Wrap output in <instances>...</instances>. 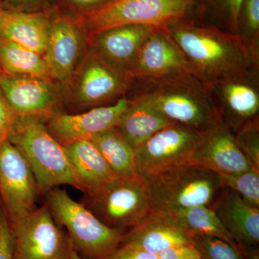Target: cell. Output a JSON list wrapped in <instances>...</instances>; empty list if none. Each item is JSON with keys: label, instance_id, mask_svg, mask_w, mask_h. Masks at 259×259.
<instances>
[{"label": "cell", "instance_id": "cell-1", "mask_svg": "<svg viewBox=\"0 0 259 259\" xmlns=\"http://www.w3.org/2000/svg\"><path fill=\"white\" fill-rule=\"evenodd\" d=\"M166 29L183 53L191 74L204 84L258 70V59L239 34L184 19Z\"/></svg>", "mask_w": 259, "mask_h": 259}, {"label": "cell", "instance_id": "cell-2", "mask_svg": "<svg viewBox=\"0 0 259 259\" xmlns=\"http://www.w3.org/2000/svg\"><path fill=\"white\" fill-rule=\"evenodd\" d=\"M129 100L149 107L175 123L204 131L220 120L207 85L191 73L139 81Z\"/></svg>", "mask_w": 259, "mask_h": 259}, {"label": "cell", "instance_id": "cell-3", "mask_svg": "<svg viewBox=\"0 0 259 259\" xmlns=\"http://www.w3.org/2000/svg\"><path fill=\"white\" fill-rule=\"evenodd\" d=\"M46 120L33 116H18L8 141L28 160L40 194L61 185L79 189L64 146L49 132Z\"/></svg>", "mask_w": 259, "mask_h": 259}, {"label": "cell", "instance_id": "cell-4", "mask_svg": "<svg viewBox=\"0 0 259 259\" xmlns=\"http://www.w3.org/2000/svg\"><path fill=\"white\" fill-rule=\"evenodd\" d=\"M46 204L83 259H109L122 245L124 233L106 226L66 191L53 189L48 192Z\"/></svg>", "mask_w": 259, "mask_h": 259}, {"label": "cell", "instance_id": "cell-5", "mask_svg": "<svg viewBox=\"0 0 259 259\" xmlns=\"http://www.w3.org/2000/svg\"><path fill=\"white\" fill-rule=\"evenodd\" d=\"M152 208L175 212L212 205L223 189L218 174L189 161L146 177Z\"/></svg>", "mask_w": 259, "mask_h": 259}, {"label": "cell", "instance_id": "cell-6", "mask_svg": "<svg viewBox=\"0 0 259 259\" xmlns=\"http://www.w3.org/2000/svg\"><path fill=\"white\" fill-rule=\"evenodd\" d=\"M81 203L106 226L124 234L152 208L147 181L138 173L116 175L97 190L85 193Z\"/></svg>", "mask_w": 259, "mask_h": 259}, {"label": "cell", "instance_id": "cell-7", "mask_svg": "<svg viewBox=\"0 0 259 259\" xmlns=\"http://www.w3.org/2000/svg\"><path fill=\"white\" fill-rule=\"evenodd\" d=\"M134 79L89 47L72 76L65 83L69 100L83 108L105 106L118 101L131 91Z\"/></svg>", "mask_w": 259, "mask_h": 259}, {"label": "cell", "instance_id": "cell-8", "mask_svg": "<svg viewBox=\"0 0 259 259\" xmlns=\"http://www.w3.org/2000/svg\"><path fill=\"white\" fill-rule=\"evenodd\" d=\"M194 0H115L82 18L89 34L125 25L166 28L182 20Z\"/></svg>", "mask_w": 259, "mask_h": 259}, {"label": "cell", "instance_id": "cell-9", "mask_svg": "<svg viewBox=\"0 0 259 259\" xmlns=\"http://www.w3.org/2000/svg\"><path fill=\"white\" fill-rule=\"evenodd\" d=\"M13 259H68L72 250L67 235L47 204L10 223Z\"/></svg>", "mask_w": 259, "mask_h": 259}, {"label": "cell", "instance_id": "cell-10", "mask_svg": "<svg viewBox=\"0 0 259 259\" xmlns=\"http://www.w3.org/2000/svg\"><path fill=\"white\" fill-rule=\"evenodd\" d=\"M89 49V32L82 18L51 10L45 58L54 81L65 84Z\"/></svg>", "mask_w": 259, "mask_h": 259}, {"label": "cell", "instance_id": "cell-11", "mask_svg": "<svg viewBox=\"0 0 259 259\" xmlns=\"http://www.w3.org/2000/svg\"><path fill=\"white\" fill-rule=\"evenodd\" d=\"M202 132L177 123L160 130L134 148L136 173L146 178L190 161Z\"/></svg>", "mask_w": 259, "mask_h": 259}, {"label": "cell", "instance_id": "cell-12", "mask_svg": "<svg viewBox=\"0 0 259 259\" xmlns=\"http://www.w3.org/2000/svg\"><path fill=\"white\" fill-rule=\"evenodd\" d=\"M39 194L28 160L18 148L6 141L0 146V196L10 223L36 209Z\"/></svg>", "mask_w": 259, "mask_h": 259}, {"label": "cell", "instance_id": "cell-13", "mask_svg": "<svg viewBox=\"0 0 259 259\" xmlns=\"http://www.w3.org/2000/svg\"><path fill=\"white\" fill-rule=\"evenodd\" d=\"M207 87L220 120L234 134L259 117L258 70Z\"/></svg>", "mask_w": 259, "mask_h": 259}, {"label": "cell", "instance_id": "cell-14", "mask_svg": "<svg viewBox=\"0 0 259 259\" xmlns=\"http://www.w3.org/2000/svg\"><path fill=\"white\" fill-rule=\"evenodd\" d=\"M130 105L127 97L105 106L94 107L80 114L57 112L46 120L49 132L62 146L90 140L95 135L117 127Z\"/></svg>", "mask_w": 259, "mask_h": 259}, {"label": "cell", "instance_id": "cell-15", "mask_svg": "<svg viewBox=\"0 0 259 259\" xmlns=\"http://www.w3.org/2000/svg\"><path fill=\"white\" fill-rule=\"evenodd\" d=\"M190 73L183 53L167 32L156 28L141 47L130 68L131 77L139 81H151Z\"/></svg>", "mask_w": 259, "mask_h": 259}, {"label": "cell", "instance_id": "cell-16", "mask_svg": "<svg viewBox=\"0 0 259 259\" xmlns=\"http://www.w3.org/2000/svg\"><path fill=\"white\" fill-rule=\"evenodd\" d=\"M190 161L219 175L252 168L238 148L234 133L221 120L202 131Z\"/></svg>", "mask_w": 259, "mask_h": 259}, {"label": "cell", "instance_id": "cell-17", "mask_svg": "<svg viewBox=\"0 0 259 259\" xmlns=\"http://www.w3.org/2000/svg\"><path fill=\"white\" fill-rule=\"evenodd\" d=\"M0 90L17 115L47 120L59 112L60 95L54 82L0 73Z\"/></svg>", "mask_w": 259, "mask_h": 259}, {"label": "cell", "instance_id": "cell-18", "mask_svg": "<svg viewBox=\"0 0 259 259\" xmlns=\"http://www.w3.org/2000/svg\"><path fill=\"white\" fill-rule=\"evenodd\" d=\"M122 244L158 255L172 247L194 244V241L171 213L151 208L137 226L126 232Z\"/></svg>", "mask_w": 259, "mask_h": 259}, {"label": "cell", "instance_id": "cell-19", "mask_svg": "<svg viewBox=\"0 0 259 259\" xmlns=\"http://www.w3.org/2000/svg\"><path fill=\"white\" fill-rule=\"evenodd\" d=\"M155 28L148 25H125L105 29L89 34V47L128 73L141 47Z\"/></svg>", "mask_w": 259, "mask_h": 259}, {"label": "cell", "instance_id": "cell-20", "mask_svg": "<svg viewBox=\"0 0 259 259\" xmlns=\"http://www.w3.org/2000/svg\"><path fill=\"white\" fill-rule=\"evenodd\" d=\"M240 248L258 246L259 208L245 202L234 191L223 187L210 206Z\"/></svg>", "mask_w": 259, "mask_h": 259}, {"label": "cell", "instance_id": "cell-21", "mask_svg": "<svg viewBox=\"0 0 259 259\" xmlns=\"http://www.w3.org/2000/svg\"><path fill=\"white\" fill-rule=\"evenodd\" d=\"M51 10L25 12L3 10L0 38L6 39L42 56L47 51Z\"/></svg>", "mask_w": 259, "mask_h": 259}, {"label": "cell", "instance_id": "cell-22", "mask_svg": "<svg viewBox=\"0 0 259 259\" xmlns=\"http://www.w3.org/2000/svg\"><path fill=\"white\" fill-rule=\"evenodd\" d=\"M64 148L78 190L83 193L97 190L116 176L90 140Z\"/></svg>", "mask_w": 259, "mask_h": 259}, {"label": "cell", "instance_id": "cell-23", "mask_svg": "<svg viewBox=\"0 0 259 259\" xmlns=\"http://www.w3.org/2000/svg\"><path fill=\"white\" fill-rule=\"evenodd\" d=\"M0 73L54 83L44 56L4 38H0Z\"/></svg>", "mask_w": 259, "mask_h": 259}, {"label": "cell", "instance_id": "cell-24", "mask_svg": "<svg viewBox=\"0 0 259 259\" xmlns=\"http://www.w3.org/2000/svg\"><path fill=\"white\" fill-rule=\"evenodd\" d=\"M129 100V106L117 127L133 148L138 147L160 130L175 123L143 104Z\"/></svg>", "mask_w": 259, "mask_h": 259}, {"label": "cell", "instance_id": "cell-25", "mask_svg": "<svg viewBox=\"0 0 259 259\" xmlns=\"http://www.w3.org/2000/svg\"><path fill=\"white\" fill-rule=\"evenodd\" d=\"M90 141L115 175L125 176L136 173L134 148L117 127L102 131Z\"/></svg>", "mask_w": 259, "mask_h": 259}, {"label": "cell", "instance_id": "cell-26", "mask_svg": "<svg viewBox=\"0 0 259 259\" xmlns=\"http://www.w3.org/2000/svg\"><path fill=\"white\" fill-rule=\"evenodd\" d=\"M168 212L171 213L192 238L196 236L214 237L240 248L209 206H197Z\"/></svg>", "mask_w": 259, "mask_h": 259}, {"label": "cell", "instance_id": "cell-27", "mask_svg": "<svg viewBox=\"0 0 259 259\" xmlns=\"http://www.w3.org/2000/svg\"><path fill=\"white\" fill-rule=\"evenodd\" d=\"M223 187L238 194L245 202L259 208V170L250 168L232 175H220Z\"/></svg>", "mask_w": 259, "mask_h": 259}, {"label": "cell", "instance_id": "cell-28", "mask_svg": "<svg viewBox=\"0 0 259 259\" xmlns=\"http://www.w3.org/2000/svg\"><path fill=\"white\" fill-rule=\"evenodd\" d=\"M238 34L259 60V0H243Z\"/></svg>", "mask_w": 259, "mask_h": 259}, {"label": "cell", "instance_id": "cell-29", "mask_svg": "<svg viewBox=\"0 0 259 259\" xmlns=\"http://www.w3.org/2000/svg\"><path fill=\"white\" fill-rule=\"evenodd\" d=\"M193 241L202 259H245L241 248L220 238L196 236Z\"/></svg>", "mask_w": 259, "mask_h": 259}, {"label": "cell", "instance_id": "cell-30", "mask_svg": "<svg viewBox=\"0 0 259 259\" xmlns=\"http://www.w3.org/2000/svg\"><path fill=\"white\" fill-rule=\"evenodd\" d=\"M235 137L250 166L259 170V117L242 126L235 134Z\"/></svg>", "mask_w": 259, "mask_h": 259}, {"label": "cell", "instance_id": "cell-31", "mask_svg": "<svg viewBox=\"0 0 259 259\" xmlns=\"http://www.w3.org/2000/svg\"><path fill=\"white\" fill-rule=\"evenodd\" d=\"M113 1L115 0H62L65 6L72 12V15L82 18L102 9Z\"/></svg>", "mask_w": 259, "mask_h": 259}, {"label": "cell", "instance_id": "cell-32", "mask_svg": "<svg viewBox=\"0 0 259 259\" xmlns=\"http://www.w3.org/2000/svg\"><path fill=\"white\" fill-rule=\"evenodd\" d=\"M18 116L0 90V146L8 141Z\"/></svg>", "mask_w": 259, "mask_h": 259}, {"label": "cell", "instance_id": "cell-33", "mask_svg": "<svg viewBox=\"0 0 259 259\" xmlns=\"http://www.w3.org/2000/svg\"><path fill=\"white\" fill-rule=\"evenodd\" d=\"M14 239L11 226L5 213L0 228V259H13Z\"/></svg>", "mask_w": 259, "mask_h": 259}, {"label": "cell", "instance_id": "cell-34", "mask_svg": "<svg viewBox=\"0 0 259 259\" xmlns=\"http://www.w3.org/2000/svg\"><path fill=\"white\" fill-rule=\"evenodd\" d=\"M159 259H196L201 258L194 244L172 247L158 253Z\"/></svg>", "mask_w": 259, "mask_h": 259}, {"label": "cell", "instance_id": "cell-35", "mask_svg": "<svg viewBox=\"0 0 259 259\" xmlns=\"http://www.w3.org/2000/svg\"><path fill=\"white\" fill-rule=\"evenodd\" d=\"M109 259H159L158 255L132 245L122 244Z\"/></svg>", "mask_w": 259, "mask_h": 259}, {"label": "cell", "instance_id": "cell-36", "mask_svg": "<svg viewBox=\"0 0 259 259\" xmlns=\"http://www.w3.org/2000/svg\"><path fill=\"white\" fill-rule=\"evenodd\" d=\"M243 0H223L225 8L228 14L229 32L238 34L239 19Z\"/></svg>", "mask_w": 259, "mask_h": 259}, {"label": "cell", "instance_id": "cell-37", "mask_svg": "<svg viewBox=\"0 0 259 259\" xmlns=\"http://www.w3.org/2000/svg\"><path fill=\"white\" fill-rule=\"evenodd\" d=\"M42 1L44 0H0V3L5 10L33 12L44 10L42 9Z\"/></svg>", "mask_w": 259, "mask_h": 259}, {"label": "cell", "instance_id": "cell-38", "mask_svg": "<svg viewBox=\"0 0 259 259\" xmlns=\"http://www.w3.org/2000/svg\"><path fill=\"white\" fill-rule=\"evenodd\" d=\"M245 259H259L258 246L248 247L243 248Z\"/></svg>", "mask_w": 259, "mask_h": 259}, {"label": "cell", "instance_id": "cell-39", "mask_svg": "<svg viewBox=\"0 0 259 259\" xmlns=\"http://www.w3.org/2000/svg\"><path fill=\"white\" fill-rule=\"evenodd\" d=\"M68 259H83L74 249L71 250L69 258Z\"/></svg>", "mask_w": 259, "mask_h": 259}, {"label": "cell", "instance_id": "cell-40", "mask_svg": "<svg viewBox=\"0 0 259 259\" xmlns=\"http://www.w3.org/2000/svg\"><path fill=\"white\" fill-rule=\"evenodd\" d=\"M5 213L1 210L0 209V228H1L2 221H3V216H4Z\"/></svg>", "mask_w": 259, "mask_h": 259}, {"label": "cell", "instance_id": "cell-41", "mask_svg": "<svg viewBox=\"0 0 259 259\" xmlns=\"http://www.w3.org/2000/svg\"><path fill=\"white\" fill-rule=\"evenodd\" d=\"M3 5H2L1 3H0V15H1L2 12H3Z\"/></svg>", "mask_w": 259, "mask_h": 259}, {"label": "cell", "instance_id": "cell-42", "mask_svg": "<svg viewBox=\"0 0 259 259\" xmlns=\"http://www.w3.org/2000/svg\"><path fill=\"white\" fill-rule=\"evenodd\" d=\"M196 259H202V258H196Z\"/></svg>", "mask_w": 259, "mask_h": 259}]
</instances>
